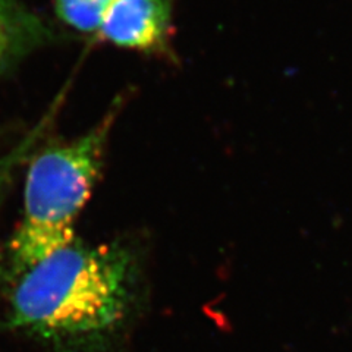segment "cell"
<instances>
[{
    "label": "cell",
    "instance_id": "obj_1",
    "mask_svg": "<svg viewBox=\"0 0 352 352\" xmlns=\"http://www.w3.org/2000/svg\"><path fill=\"white\" fill-rule=\"evenodd\" d=\"M137 270L128 247L75 238L16 278L10 326L58 352H106L134 310Z\"/></svg>",
    "mask_w": 352,
    "mask_h": 352
},
{
    "label": "cell",
    "instance_id": "obj_2",
    "mask_svg": "<svg viewBox=\"0 0 352 352\" xmlns=\"http://www.w3.org/2000/svg\"><path fill=\"white\" fill-rule=\"evenodd\" d=\"M122 106L124 97L119 96L93 128L32 157L27 170L24 216L9 244L15 278L75 239V222L100 178Z\"/></svg>",
    "mask_w": 352,
    "mask_h": 352
},
{
    "label": "cell",
    "instance_id": "obj_3",
    "mask_svg": "<svg viewBox=\"0 0 352 352\" xmlns=\"http://www.w3.org/2000/svg\"><path fill=\"white\" fill-rule=\"evenodd\" d=\"M173 34V0H115L97 37L119 49L169 58Z\"/></svg>",
    "mask_w": 352,
    "mask_h": 352
},
{
    "label": "cell",
    "instance_id": "obj_4",
    "mask_svg": "<svg viewBox=\"0 0 352 352\" xmlns=\"http://www.w3.org/2000/svg\"><path fill=\"white\" fill-rule=\"evenodd\" d=\"M52 31L19 0H0V74L43 46Z\"/></svg>",
    "mask_w": 352,
    "mask_h": 352
},
{
    "label": "cell",
    "instance_id": "obj_5",
    "mask_svg": "<svg viewBox=\"0 0 352 352\" xmlns=\"http://www.w3.org/2000/svg\"><path fill=\"white\" fill-rule=\"evenodd\" d=\"M115 0H54L58 18L81 34L97 36L107 9Z\"/></svg>",
    "mask_w": 352,
    "mask_h": 352
},
{
    "label": "cell",
    "instance_id": "obj_6",
    "mask_svg": "<svg viewBox=\"0 0 352 352\" xmlns=\"http://www.w3.org/2000/svg\"><path fill=\"white\" fill-rule=\"evenodd\" d=\"M50 116L44 118L41 122L32 129L25 138H22L15 147H12L3 154H0V201H2V197L8 188V185L12 181L15 170L18 169L19 164L30 156L31 150L37 144V141L43 135L44 129L47 128Z\"/></svg>",
    "mask_w": 352,
    "mask_h": 352
}]
</instances>
